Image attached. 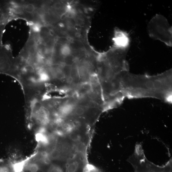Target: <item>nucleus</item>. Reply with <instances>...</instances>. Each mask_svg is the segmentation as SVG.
Segmentation results:
<instances>
[{
    "mask_svg": "<svg viewBox=\"0 0 172 172\" xmlns=\"http://www.w3.org/2000/svg\"><path fill=\"white\" fill-rule=\"evenodd\" d=\"M68 135L70 139L74 142H80L81 140V135H80L78 133L76 132V131L71 133Z\"/></svg>",
    "mask_w": 172,
    "mask_h": 172,
    "instance_id": "0eeeda50",
    "label": "nucleus"
},
{
    "mask_svg": "<svg viewBox=\"0 0 172 172\" xmlns=\"http://www.w3.org/2000/svg\"><path fill=\"white\" fill-rule=\"evenodd\" d=\"M83 166L81 167L79 169V170L81 168L83 167Z\"/></svg>",
    "mask_w": 172,
    "mask_h": 172,
    "instance_id": "9b49d317",
    "label": "nucleus"
},
{
    "mask_svg": "<svg viewBox=\"0 0 172 172\" xmlns=\"http://www.w3.org/2000/svg\"><path fill=\"white\" fill-rule=\"evenodd\" d=\"M24 11L30 13H33L35 12L36 8L32 3H25L23 6Z\"/></svg>",
    "mask_w": 172,
    "mask_h": 172,
    "instance_id": "6e6552de",
    "label": "nucleus"
},
{
    "mask_svg": "<svg viewBox=\"0 0 172 172\" xmlns=\"http://www.w3.org/2000/svg\"><path fill=\"white\" fill-rule=\"evenodd\" d=\"M113 40L114 46L116 47L128 48L130 44V40L128 35L119 29L115 30Z\"/></svg>",
    "mask_w": 172,
    "mask_h": 172,
    "instance_id": "20e7f679",
    "label": "nucleus"
},
{
    "mask_svg": "<svg viewBox=\"0 0 172 172\" xmlns=\"http://www.w3.org/2000/svg\"><path fill=\"white\" fill-rule=\"evenodd\" d=\"M71 68V65H67L65 66L63 69V74L68 77H70Z\"/></svg>",
    "mask_w": 172,
    "mask_h": 172,
    "instance_id": "1a4fd4ad",
    "label": "nucleus"
},
{
    "mask_svg": "<svg viewBox=\"0 0 172 172\" xmlns=\"http://www.w3.org/2000/svg\"><path fill=\"white\" fill-rule=\"evenodd\" d=\"M75 108L73 104L71 103H66L60 107L58 110L57 115L64 118L73 113Z\"/></svg>",
    "mask_w": 172,
    "mask_h": 172,
    "instance_id": "39448f33",
    "label": "nucleus"
},
{
    "mask_svg": "<svg viewBox=\"0 0 172 172\" xmlns=\"http://www.w3.org/2000/svg\"><path fill=\"white\" fill-rule=\"evenodd\" d=\"M148 30L151 37L172 46V28L164 16L160 15L154 16L148 23Z\"/></svg>",
    "mask_w": 172,
    "mask_h": 172,
    "instance_id": "f03ea898",
    "label": "nucleus"
},
{
    "mask_svg": "<svg viewBox=\"0 0 172 172\" xmlns=\"http://www.w3.org/2000/svg\"><path fill=\"white\" fill-rule=\"evenodd\" d=\"M59 51L61 56L66 58L71 56L72 52L71 47L68 44H64L59 48Z\"/></svg>",
    "mask_w": 172,
    "mask_h": 172,
    "instance_id": "423d86ee",
    "label": "nucleus"
},
{
    "mask_svg": "<svg viewBox=\"0 0 172 172\" xmlns=\"http://www.w3.org/2000/svg\"><path fill=\"white\" fill-rule=\"evenodd\" d=\"M123 88L126 98H155L159 84L156 76L136 75L128 72L124 78Z\"/></svg>",
    "mask_w": 172,
    "mask_h": 172,
    "instance_id": "f257e3e1",
    "label": "nucleus"
},
{
    "mask_svg": "<svg viewBox=\"0 0 172 172\" xmlns=\"http://www.w3.org/2000/svg\"><path fill=\"white\" fill-rule=\"evenodd\" d=\"M34 118L39 126L38 130L46 128L50 122L51 117L50 113L47 110L41 108L36 111L34 114Z\"/></svg>",
    "mask_w": 172,
    "mask_h": 172,
    "instance_id": "7ed1b4c3",
    "label": "nucleus"
},
{
    "mask_svg": "<svg viewBox=\"0 0 172 172\" xmlns=\"http://www.w3.org/2000/svg\"><path fill=\"white\" fill-rule=\"evenodd\" d=\"M73 113L76 115L81 116L84 114L85 110L84 109L81 107H77L76 108H75Z\"/></svg>",
    "mask_w": 172,
    "mask_h": 172,
    "instance_id": "9d476101",
    "label": "nucleus"
}]
</instances>
